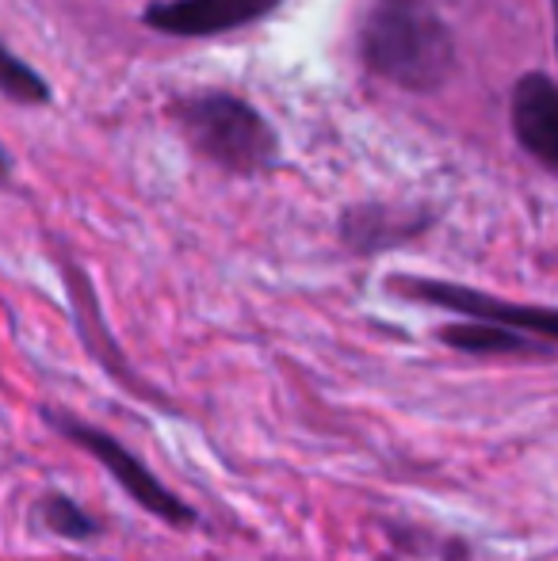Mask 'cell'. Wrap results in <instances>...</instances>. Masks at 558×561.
<instances>
[{"label": "cell", "mask_w": 558, "mask_h": 561, "mask_svg": "<svg viewBox=\"0 0 558 561\" xmlns=\"http://www.w3.org/2000/svg\"><path fill=\"white\" fill-rule=\"evenodd\" d=\"M390 290L410 298V302L440 306V310L463 313L467 321H490V325L513 329V333L528 340H547L551 347H558V310H551V306L509 302V298L482 295V290H470L463 283L421 279V275H395Z\"/></svg>", "instance_id": "277c9868"}, {"label": "cell", "mask_w": 558, "mask_h": 561, "mask_svg": "<svg viewBox=\"0 0 558 561\" xmlns=\"http://www.w3.org/2000/svg\"><path fill=\"white\" fill-rule=\"evenodd\" d=\"M61 275H66L69 283V295H73V310H77V329H81V336L89 340V352L96 355V363L104 370H112V378H119L123 386H130V393H138V398L146 401H164L157 390H149L146 382L135 375V367H130L127 359L119 355V347H115L112 333H107L104 318H100V302L96 295H92L89 279H84V272L77 264H69V260H61Z\"/></svg>", "instance_id": "52a82bcc"}, {"label": "cell", "mask_w": 558, "mask_h": 561, "mask_svg": "<svg viewBox=\"0 0 558 561\" xmlns=\"http://www.w3.org/2000/svg\"><path fill=\"white\" fill-rule=\"evenodd\" d=\"M551 8H555V43H558V0H551Z\"/></svg>", "instance_id": "4fadbf2b"}, {"label": "cell", "mask_w": 558, "mask_h": 561, "mask_svg": "<svg viewBox=\"0 0 558 561\" xmlns=\"http://www.w3.org/2000/svg\"><path fill=\"white\" fill-rule=\"evenodd\" d=\"M280 4L283 0H161L146 8V23L161 35L207 38L264 20Z\"/></svg>", "instance_id": "5b68a950"}, {"label": "cell", "mask_w": 558, "mask_h": 561, "mask_svg": "<svg viewBox=\"0 0 558 561\" xmlns=\"http://www.w3.org/2000/svg\"><path fill=\"white\" fill-rule=\"evenodd\" d=\"M513 134L539 164L558 172V84L547 73H528L516 81Z\"/></svg>", "instance_id": "8992f818"}, {"label": "cell", "mask_w": 558, "mask_h": 561, "mask_svg": "<svg viewBox=\"0 0 558 561\" xmlns=\"http://www.w3.org/2000/svg\"><path fill=\"white\" fill-rule=\"evenodd\" d=\"M172 118L195 153L238 176L269 172L280 157V138L269 118L230 92H200V96L176 100Z\"/></svg>", "instance_id": "7a4b0ae2"}, {"label": "cell", "mask_w": 558, "mask_h": 561, "mask_svg": "<svg viewBox=\"0 0 558 561\" xmlns=\"http://www.w3.org/2000/svg\"><path fill=\"white\" fill-rule=\"evenodd\" d=\"M12 180V161H8V153L0 149V184H8Z\"/></svg>", "instance_id": "7c38bea8"}, {"label": "cell", "mask_w": 558, "mask_h": 561, "mask_svg": "<svg viewBox=\"0 0 558 561\" xmlns=\"http://www.w3.org/2000/svg\"><path fill=\"white\" fill-rule=\"evenodd\" d=\"M43 421L50 424L58 436H66L73 447L89 450V455L96 458V462L104 466V470L112 473L123 489H127V496L138 504L141 512H149V516H157L169 527H192L195 524L192 504H184L161 478H153V473L146 470V462H141L135 450L123 447L112 432L96 428V424L77 421V416H69V413H58V409H43Z\"/></svg>", "instance_id": "3957f363"}, {"label": "cell", "mask_w": 558, "mask_h": 561, "mask_svg": "<svg viewBox=\"0 0 558 561\" xmlns=\"http://www.w3.org/2000/svg\"><path fill=\"white\" fill-rule=\"evenodd\" d=\"M35 519L50 535L69 539V542H89V539H96V531H100L96 516L66 493H46L43 501L35 504Z\"/></svg>", "instance_id": "30bf717a"}, {"label": "cell", "mask_w": 558, "mask_h": 561, "mask_svg": "<svg viewBox=\"0 0 558 561\" xmlns=\"http://www.w3.org/2000/svg\"><path fill=\"white\" fill-rule=\"evenodd\" d=\"M0 92L20 104H50V84L0 43Z\"/></svg>", "instance_id": "8fae6325"}, {"label": "cell", "mask_w": 558, "mask_h": 561, "mask_svg": "<svg viewBox=\"0 0 558 561\" xmlns=\"http://www.w3.org/2000/svg\"><path fill=\"white\" fill-rule=\"evenodd\" d=\"M436 340L455 352L467 355H551V344H539V340H528L513 329L490 325V321H455V325L436 329Z\"/></svg>", "instance_id": "9c48e42d"}, {"label": "cell", "mask_w": 558, "mask_h": 561, "mask_svg": "<svg viewBox=\"0 0 558 561\" xmlns=\"http://www.w3.org/2000/svg\"><path fill=\"white\" fill-rule=\"evenodd\" d=\"M429 215H410V210H395V207H352L341 218V237L349 249L356 252H383L395 249V244L410 241L429 229Z\"/></svg>", "instance_id": "ba28073f"}, {"label": "cell", "mask_w": 558, "mask_h": 561, "mask_svg": "<svg viewBox=\"0 0 558 561\" xmlns=\"http://www.w3.org/2000/svg\"><path fill=\"white\" fill-rule=\"evenodd\" d=\"M375 77L406 92H436L455 69V38L429 0H375L360 31Z\"/></svg>", "instance_id": "6da1fadb"}]
</instances>
